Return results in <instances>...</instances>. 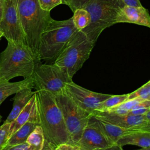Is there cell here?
<instances>
[{
	"instance_id": "2",
	"label": "cell",
	"mask_w": 150,
	"mask_h": 150,
	"mask_svg": "<svg viewBox=\"0 0 150 150\" xmlns=\"http://www.w3.org/2000/svg\"><path fill=\"white\" fill-rule=\"evenodd\" d=\"M7 42V46L0 53V83L18 76L31 77L35 64L41 61L26 44Z\"/></svg>"
},
{
	"instance_id": "14",
	"label": "cell",
	"mask_w": 150,
	"mask_h": 150,
	"mask_svg": "<svg viewBox=\"0 0 150 150\" xmlns=\"http://www.w3.org/2000/svg\"><path fill=\"white\" fill-rule=\"evenodd\" d=\"M88 121L96 126L112 144H115L117 140L125 134L134 131H139L119 127L108 122L96 118L93 115H91Z\"/></svg>"
},
{
	"instance_id": "4",
	"label": "cell",
	"mask_w": 150,
	"mask_h": 150,
	"mask_svg": "<svg viewBox=\"0 0 150 150\" xmlns=\"http://www.w3.org/2000/svg\"><path fill=\"white\" fill-rule=\"evenodd\" d=\"M77 30L72 17L63 21L52 18L40 37L38 53L39 60L53 63Z\"/></svg>"
},
{
	"instance_id": "28",
	"label": "cell",
	"mask_w": 150,
	"mask_h": 150,
	"mask_svg": "<svg viewBox=\"0 0 150 150\" xmlns=\"http://www.w3.org/2000/svg\"><path fill=\"white\" fill-rule=\"evenodd\" d=\"M2 150H36L32 146L24 143L22 144L13 145V146H5Z\"/></svg>"
},
{
	"instance_id": "22",
	"label": "cell",
	"mask_w": 150,
	"mask_h": 150,
	"mask_svg": "<svg viewBox=\"0 0 150 150\" xmlns=\"http://www.w3.org/2000/svg\"><path fill=\"white\" fill-rule=\"evenodd\" d=\"M128 94L121 95H111L110 97L102 101L95 111H105L107 110L117 106L128 100Z\"/></svg>"
},
{
	"instance_id": "18",
	"label": "cell",
	"mask_w": 150,
	"mask_h": 150,
	"mask_svg": "<svg viewBox=\"0 0 150 150\" xmlns=\"http://www.w3.org/2000/svg\"><path fill=\"white\" fill-rule=\"evenodd\" d=\"M37 107V99L35 92L28 103L21 111L15 120L11 123L9 130L10 136L30 118Z\"/></svg>"
},
{
	"instance_id": "16",
	"label": "cell",
	"mask_w": 150,
	"mask_h": 150,
	"mask_svg": "<svg viewBox=\"0 0 150 150\" xmlns=\"http://www.w3.org/2000/svg\"><path fill=\"white\" fill-rule=\"evenodd\" d=\"M33 88L32 86L27 87L15 93V96L13 98V104L12 109L4 123H11L15 120L35 93L36 91H32Z\"/></svg>"
},
{
	"instance_id": "32",
	"label": "cell",
	"mask_w": 150,
	"mask_h": 150,
	"mask_svg": "<svg viewBox=\"0 0 150 150\" xmlns=\"http://www.w3.org/2000/svg\"><path fill=\"white\" fill-rule=\"evenodd\" d=\"M54 148L55 147H54L50 143H49L46 139H45L43 147L40 150H54Z\"/></svg>"
},
{
	"instance_id": "6",
	"label": "cell",
	"mask_w": 150,
	"mask_h": 150,
	"mask_svg": "<svg viewBox=\"0 0 150 150\" xmlns=\"http://www.w3.org/2000/svg\"><path fill=\"white\" fill-rule=\"evenodd\" d=\"M95 43L90 41L81 30L73 35L53 63L73 78L75 73L89 58Z\"/></svg>"
},
{
	"instance_id": "23",
	"label": "cell",
	"mask_w": 150,
	"mask_h": 150,
	"mask_svg": "<svg viewBox=\"0 0 150 150\" xmlns=\"http://www.w3.org/2000/svg\"><path fill=\"white\" fill-rule=\"evenodd\" d=\"M45 141L44 133L42 127L37 125L28 137L26 143L32 146L36 150H40Z\"/></svg>"
},
{
	"instance_id": "25",
	"label": "cell",
	"mask_w": 150,
	"mask_h": 150,
	"mask_svg": "<svg viewBox=\"0 0 150 150\" xmlns=\"http://www.w3.org/2000/svg\"><path fill=\"white\" fill-rule=\"evenodd\" d=\"M10 126L11 123H3V124L0 126V150H2L6 146L10 137Z\"/></svg>"
},
{
	"instance_id": "21",
	"label": "cell",
	"mask_w": 150,
	"mask_h": 150,
	"mask_svg": "<svg viewBox=\"0 0 150 150\" xmlns=\"http://www.w3.org/2000/svg\"><path fill=\"white\" fill-rule=\"evenodd\" d=\"M72 19L73 23L78 30H82L87 27L91 22L90 14L84 8L76 9L73 12Z\"/></svg>"
},
{
	"instance_id": "20",
	"label": "cell",
	"mask_w": 150,
	"mask_h": 150,
	"mask_svg": "<svg viewBox=\"0 0 150 150\" xmlns=\"http://www.w3.org/2000/svg\"><path fill=\"white\" fill-rule=\"evenodd\" d=\"M142 108H150V101L140 98L128 100L117 106L110 108L105 111L101 112H105L114 115H125L131 110Z\"/></svg>"
},
{
	"instance_id": "31",
	"label": "cell",
	"mask_w": 150,
	"mask_h": 150,
	"mask_svg": "<svg viewBox=\"0 0 150 150\" xmlns=\"http://www.w3.org/2000/svg\"><path fill=\"white\" fill-rule=\"evenodd\" d=\"M125 5L134 6H142L139 0H122Z\"/></svg>"
},
{
	"instance_id": "7",
	"label": "cell",
	"mask_w": 150,
	"mask_h": 150,
	"mask_svg": "<svg viewBox=\"0 0 150 150\" xmlns=\"http://www.w3.org/2000/svg\"><path fill=\"white\" fill-rule=\"evenodd\" d=\"M32 78L36 91H46L54 96L64 92L66 84L72 81V78L53 63L43 64L41 62L35 64Z\"/></svg>"
},
{
	"instance_id": "8",
	"label": "cell",
	"mask_w": 150,
	"mask_h": 150,
	"mask_svg": "<svg viewBox=\"0 0 150 150\" xmlns=\"http://www.w3.org/2000/svg\"><path fill=\"white\" fill-rule=\"evenodd\" d=\"M54 97L62 113L71 142L76 145L91 115L79 107L64 91Z\"/></svg>"
},
{
	"instance_id": "34",
	"label": "cell",
	"mask_w": 150,
	"mask_h": 150,
	"mask_svg": "<svg viewBox=\"0 0 150 150\" xmlns=\"http://www.w3.org/2000/svg\"><path fill=\"white\" fill-rule=\"evenodd\" d=\"M4 11V0H0V22L1 21Z\"/></svg>"
},
{
	"instance_id": "24",
	"label": "cell",
	"mask_w": 150,
	"mask_h": 150,
	"mask_svg": "<svg viewBox=\"0 0 150 150\" xmlns=\"http://www.w3.org/2000/svg\"><path fill=\"white\" fill-rule=\"evenodd\" d=\"M134 98L150 101V81H148L134 91L128 94V100Z\"/></svg>"
},
{
	"instance_id": "38",
	"label": "cell",
	"mask_w": 150,
	"mask_h": 150,
	"mask_svg": "<svg viewBox=\"0 0 150 150\" xmlns=\"http://www.w3.org/2000/svg\"><path fill=\"white\" fill-rule=\"evenodd\" d=\"M1 118H2V117H1V115H0V122H1Z\"/></svg>"
},
{
	"instance_id": "30",
	"label": "cell",
	"mask_w": 150,
	"mask_h": 150,
	"mask_svg": "<svg viewBox=\"0 0 150 150\" xmlns=\"http://www.w3.org/2000/svg\"><path fill=\"white\" fill-rule=\"evenodd\" d=\"M149 110H150V108H138V109L133 110H131V111H129L127 114L131 115H136V116L143 115L147 111H148Z\"/></svg>"
},
{
	"instance_id": "27",
	"label": "cell",
	"mask_w": 150,
	"mask_h": 150,
	"mask_svg": "<svg viewBox=\"0 0 150 150\" xmlns=\"http://www.w3.org/2000/svg\"><path fill=\"white\" fill-rule=\"evenodd\" d=\"M91 0H69L67 6L74 12L77 9L84 8Z\"/></svg>"
},
{
	"instance_id": "15",
	"label": "cell",
	"mask_w": 150,
	"mask_h": 150,
	"mask_svg": "<svg viewBox=\"0 0 150 150\" xmlns=\"http://www.w3.org/2000/svg\"><path fill=\"white\" fill-rule=\"evenodd\" d=\"M39 125V112L37 107L30 118L9 137L6 146H13L26 143L29 135Z\"/></svg>"
},
{
	"instance_id": "35",
	"label": "cell",
	"mask_w": 150,
	"mask_h": 150,
	"mask_svg": "<svg viewBox=\"0 0 150 150\" xmlns=\"http://www.w3.org/2000/svg\"><path fill=\"white\" fill-rule=\"evenodd\" d=\"M137 150H150V147H149V148H141V149H137Z\"/></svg>"
},
{
	"instance_id": "17",
	"label": "cell",
	"mask_w": 150,
	"mask_h": 150,
	"mask_svg": "<svg viewBox=\"0 0 150 150\" xmlns=\"http://www.w3.org/2000/svg\"><path fill=\"white\" fill-rule=\"evenodd\" d=\"M116 145L122 147L126 145H134L141 148L150 147V132L134 131L121 137Z\"/></svg>"
},
{
	"instance_id": "36",
	"label": "cell",
	"mask_w": 150,
	"mask_h": 150,
	"mask_svg": "<svg viewBox=\"0 0 150 150\" xmlns=\"http://www.w3.org/2000/svg\"><path fill=\"white\" fill-rule=\"evenodd\" d=\"M62 4L67 5V3H68V1H69V0H62Z\"/></svg>"
},
{
	"instance_id": "3",
	"label": "cell",
	"mask_w": 150,
	"mask_h": 150,
	"mask_svg": "<svg viewBox=\"0 0 150 150\" xmlns=\"http://www.w3.org/2000/svg\"><path fill=\"white\" fill-rule=\"evenodd\" d=\"M18 10L26 43L39 60L40 37L52 19L50 12L43 10L38 0H18Z\"/></svg>"
},
{
	"instance_id": "37",
	"label": "cell",
	"mask_w": 150,
	"mask_h": 150,
	"mask_svg": "<svg viewBox=\"0 0 150 150\" xmlns=\"http://www.w3.org/2000/svg\"><path fill=\"white\" fill-rule=\"evenodd\" d=\"M2 36H4V34H3V33L0 30V40H1V38H2Z\"/></svg>"
},
{
	"instance_id": "33",
	"label": "cell",
	"mask_w": 150,
	"mask_h": 150,
	"mask_svg": "<svg viewBox=\"0 0 150 150\" xmlns=\"http://www.w3.org/2000/svg\"><path fill=\"white\" fill-rule=\"evenodd\" d=\"M96 150H124L122 149V147L117 145L116 144H114L110 147L104 148V149H96Z\"/></svg>"
},
{
	"instance_id": "29",
	"label": "cell",
	"mask_w": 150,
	"mask_h": 150,
	"mask_svg": "<svg viewBox=\"0 0 150 150\" xmlns=\"http://www.w3.org/2000/svg\"><path fill=\"white\" fill-rule=\"evenodd\" d=\"M54 150H80L79 147L73 144L63 143L57 145Z\"/></svg>"
},
{
	"instance_id": "5",
	"label": "cell",
	"mask_w": 150,
	"mask_h": 150,
	"mask_svg": "<svg viewBox=\"0 0 150 150\" xmlns=\"http://www.w3.org/2000/svg\"><path fill=\"white\" fill-rule=\"evenodd\" d=\"M124 5L122 0H91L84 8L90 14L91 22L81 31L96 43L104 29L115 24L117 15Z\"/></svg>"
},
{
	"instance_id": "26",
	"label": "cell",
	"mask_w": 150,
	"mask_h": 150,
	"mask_svg": "<svg viewBox=\"0 0 150 150\" xmlns=\"http://www.w3.org/2000/svg\"><path fill=\"white\" fill-rule=\"evenodd\" d=\"M40 7L44 11L50 12L54 7L62 4V0H38Z\"/></svg>"
},
{
	"instance_id": "11",
	"label": "cell",
	"mask_w": 150,
	"mask_h": 150,
	"mask_svg": "<svg viewBox=\"0 0 150 150\" xmlns=\"http://www.w3.org/2000/svg\"><path fill=\"white\" fill-rule=\"evenodd\" d=\"M91 115L96 118L127 129L150 132V122H148L143 115H114L98 111L94 112Z\"/></svg>"
},
{
	"instance_id": "9",
	"label": "cell",
	"mask_w": 150,
	"mask_h": 150,
	"mask_svg": "<svg viewBox=\"0 0 150 150\" xmlns=\"http://www.w3.org/2000/svg\"><path fill=\"white\" fill-rule=\"evenodd\" d=\"M18 0H4V11L0 30L7 41L26 43L18 10Z\"/></svg>"
},
{
	"instance_id": "10",
	"label": "cell",
	"mask_w": 150,
	"mask_h": 150,
	"mask_svg": "<svg viewBox=\"0 0 150 150\" xmlns=\"http://www.w3.org/2000/svg\"><path fill=\"white\" fill-rule=\"evenodd\" d=\"M64 92L81 109L92 115L99 104L111 95L87 90L71 81L66 84Z\"/></svg>"
},
{
	"instance_id": "1",
	"label": "cell",
	"mask_w": 150,
	"mask_h": 150,
	"mask_svg": "<svg viewBox=\"0 0 150 150\" xmlns=\"http://www.w3.org/2000/svg\"><path fill=\"white\" fill-rule=\"evenodd\" d=\"M39 125L45 139L54 147L63 143H70L62 113L57 106L54 96L44 90L36 91Z\"/></svg>"
},
{
	"instance_id": "12",
	"label": "cell",
	"mask_w": 150,
	"mask_h": 150,
	"mask_svg": "<svg viewBox=\"0 0 150 150\" xmlns=\"http://www.w3.org/2000/svg\"><path fill=\"white\" fill-rule=\"evenodd\" d=\"M80 150H96L110 147L112 144L103 134L89 121L76 144Z\"/></svg>"
},
{
	"instance_id": "19",
	"label": "cell",
	"mask_w": 150,
	"mask_h": 150,
	"mask_svg": "<svg viewBox=\"0 0 150 150\" xmlns=\"http://www.w3.org/2000/svg\"><path fill=\"white\" fill-rule=\"evenodd\" d=\"M30 86L33 87L32 77L17 82L8 81L0 83V105L9 96L15 94L23 88Z\"/></svg>"
},
{
	"instance_id": "13",
	"label": "cell",
	"mask_w": 150,
	"mask_h": 150,
	"mask_svg": "<svg viewBox=\"0 0 150 150\" xmlns=\"http://www.w3.org/2000/svg\"><path fill=\"white\" fill-rule=\"evenodd\" d=\"M129 23L150 28V16L148 10L141 6L125 5L118 12L115 23Z\"/></svg>"
}]
</instances>
